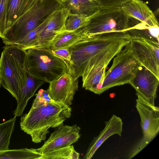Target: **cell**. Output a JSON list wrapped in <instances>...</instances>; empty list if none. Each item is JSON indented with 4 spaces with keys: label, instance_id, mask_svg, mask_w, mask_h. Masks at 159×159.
Returning <instances> with one entry per match:
<instances>
[{
    "label": "cell",
    "instance_id": "1",
    "mask_svg": "<svg viewBox=\"0 0 159 159\" xmlns=\"http://www.w3.org/2000/svg\"><path fill=\"white\" fill-rule=\"evenodd\" d=\"M127 31L86 35L71 46V63L67 72L82 79L98 68H107L114 57L130 42Z\"/></svg>",
    "mask_w": 159,
    "mask_h": 159
},
{
    "label": "cell",
    "instance_id": "2",
    "mask_svg": "<svg viewBox=\"0 0 159 159\" xmlns=\"http://www.w3.org/2000/svg\"><path fill=\"white\" fill-rule=\"evenodd\" d=\"M71 111L70 106L55 101L31 107L20 118L21 129L30 136L33 142L40 143L46 139L50 128L63 124L70 117Z\"/></svg>",
    "mask_w": 159,
    "mask_h": 159
},
{
    "label": "cell",
    "instance_id": "3",
    "mask_svg": "<svg viewBox=\"0 0 159 159\" xmlns=\"http://www.w3.org/2000/svg\"><path fill=\"white\" fill-rule=\"evenodd\" d=\"M28 72L25 51L14 45H5L0 58L1 84L17 101L26 84Z\"/></svg>",
    "mask_w": 159,
    "mask_h": 159
},
{
    "label": "cell",
    "instance_id": "4",
    "mask_svg": "<svg viewBox=\"0 0 159 159\" xmlns=\"http://www.w3.org/2000/svg\"><path fill=\"white\" fill-rule=\"evenodd\" d=\"M62 8V3L58 0H40L12 25L2 39L3 43L12 45L19 42L53 13Z\"/></svg>",
    "mask_w": 159,
    "mask_h": 159
},
{
    "label": "cell",
    "instance_id": "5",
    "mask_svg": "<svg viewBox=\"0 0 159 159\" xmlns=\"http://www.w3.org/2000/svg\"><path fill=\"white\" fill-rule=\"evenodd\" d=\"M24 51L28 71L34 78L49 83L67 72L65 63L53 53L48 46Z\"/></svg>",
    "mask_w": 159,
    "mask_h": 159
},
{
    "label": "cell",
    "instance_id": "6",
    "mask_svg": "<svg viewBox=\"0 0 159 159\" xmlns=\"http://www.w3.org/2000/svg\"><path fill=\"white\" fill-rule=\"evenodd\" d=\"M129 34L130 40L127 45L129 52L159 79V41L141 30L134 29Z\"/></svg>",
    "mask_w": 159,
    "mask_h": 159
},
{
    "label": "cell",
    "instance_id": "7",
    "mask_svg": "<svg viewBox=\"0 0 159 159\" xmlns=\"http://www.w3.org/2000/svg\"><path fill=\"white\" fill-rule=\"evenodd\" d=\"M127 44L114 57L98 95L111 88L129 84L142 66L129 52Z\"/></svg>",
    "mask_w": 159,
    "mask_h": 159
},
{
    "label": "cell",
    "instance_id": "8",
    "mask_svg": "<svg viewBox=\"0 0 159 159\" xmlns=\"http://www.w3.org/2000/svg\"><path fill=\"white\" fill-rule=\"evenodd\" d=\"M130 18L123 12L121 7L99 9L84 27L86 35L104 33L123 31L132 27Z\"/></svg>",
    "mask_w": 159,
    "mask_h": 159
},
{
    "label": "cell",
    "instance_id": "9",
    "mask_svg": "<svg viewBox=\"0 0 159 159\" xmlns=\"http://www.w3.org/2000/svg\"><path fill=\"white\" fill-rule=\"evenodd\" d=\"M136 107L140 118L142 139L135 145L129 156L131 159L144 148L156 136L159 131V108L137 95Z\"/></svg>",
    "mask_w": 159,
    "mask_h": 159
},
{
    "label": "cell",
    "instance_id": "10",
    "mask_svg": "<svg viewBox=\"0 0 159 159\" xmlns=\"http://www.w3.org/2000/svg\"><path fill=\"white\" fill-rule=\"evenodd\" d=\"M80 128L76 124L69 126L63 124L56 128L42 147L34 149L42 153L71 145L80 138Z\"/></svg>",
    "mask_w": 159,
    "mask_h": 159
},
{
    "label": "cell",
    "instance_id": "11",
    "mask_svg": "<svg viewBox=\"0 0 159 159\" xmlns=\"http://www.w3.org/2000/svg\"><path fill=\"white\" fill-rule=\"evenodd\" d=\"M135 89L136 95L155 106L159 79L147 69L141 66L129 83Z\"/></svg>",
    "mask_w": 159,
    "mask_h": 159
},
{
    "label": "cell",
    "instance_id": "12",
    "mask_svg": "<svg viewBox=\"0 0 159 159\" xmlns=\"http://www.w3.org/2000/svg\"><path fill=\"white\" fill-rule=\"evenodd\" d=\"M78 79L67 72L49 83L47 90L53 100L70 106L78 90Z\"/></svg>",
    "mask_w": 159,
    "mask_h": 159
},
{
    "label": "cell",
    "instance_id": "13",
    "mask_svg": "<svg viewBox=\"0 0 159 159\" xmlns=\"http://www.w3.org/2000/svg\"><path fill=\"white\" fill-rule=\"evenodd\" d=\"M69 14V10L63 7L56 11L30 48L49 46L57 33L65 30V22Z\"/></svg>",
    "mask_w": 159,
    "mask_h": 159
},
{
    "label": "cell",
    "instance_id": "14",
    "mask_svg": "<svg viewBox=\"0 0 159 159\" xmlns=\"http://www.w3.org/2000/svg\"><path fill=\"white\" fill-rule=\"evenodd\" d=\"M105 123L103 129L98 135L93 138L90 143L84 159L91 158L102 144L111 136L116 134L121 136L123 123L120 118L113 114Z\"/></svg>",
    "mask_w": 159,
    "mask_h": 159
},
{
    "label": "cell",
    "instance_id": "15",
    "mask_svg": "<svg viewBox=\"0 0 159 159\" xmlns=\"http://www.w3.org/2000/svg\"><path fill=\"white\" fill-rule=\"evenodd\" d=\"M123 12L129 18H133L148 27L159 26L153 12L142 0H130L121 7Z\"/></svg>",
    "mask_w": 159,
    "mask_h": 159
},
{
    "label": "cell",
    "instance_id": "16",
    "mask_svg": "<svg viewBox=\"0 0 159 159\" xmlns=\"http://www.w3.org/2000/svg\"><path fill=\"white\" fill-rule=\"evenodd\" d=\"M40 1L9 0L7 10L6 32L16 20Z\"/></svg>",
    "mask_w": 159,
    "mask_h": 159
},
{
    "label": "cell",
    "instance_id": "17",
    "mask_svg": "<svg viewBox=\"0 0 159 159\" xmlns=\"http://www.w3.org/2000/svg\"><path fill=\"white\" fill-rule=\"evenodd\" d=\"M86 35L84 27L72 31L62 30L57 33L48 47L52 50L69 49L72 44Z\"/></svg>",
    "mask_w": 159,
    "mask_h": 159
},
{
    "label": "cell",
    "instance_id": "18",
    "mask_svg": "<svg viewBox=\"0 0 159 159\" xmlns=\"http://www.w3.org/2000/svg\"><path fill=\"white\" fill-rule=\"evenodd\" d=\"M45 82L34 78L28 71L26 84L22 89L21 96L17 101L16 107L14 111L15 117L22 115L28 101L34 95L38 89Z\"/></svg>",
    "mask_w": 159,
    "mask_h": 159
},
{
    "label": "cell",
    "instance_id": "19",
    "mask_svg": "<svg viewBox=\"0 0 159 159\" xmlns=\"http://www.w3.org/2000/svg\"><path fill=\"white\" fill-rule=\"evenodd\" d=\"M62 4L70 14L86 17L90 16L99 9L96 0H65Z\"/></svg>",
    "mask_w": 159,
    "mask_h": 159
},
{
    "label": "cell",
    "instance_id": "20",
    "mask_svg": "<svg viewBox=\"0 0 159 159\" xmlns=\"http://www.w3.org/2000/svg\"><path fill=\"white\" fill-rule=\"evenodd\" d=\"M106 68H98L82 78V87L98 94L104 81Z\"/></svg>",
    "mask_w": 159,
    "mask_h": 159
},
{
    "label": "cell",
    "instance_id": "21",
    "mask_svg": "<svg viewBox=\"0 0 159 159\" xmlns=\"http://www.w3.org/2000/svg\"><path fill=\"white\" fill-rule=\"evenodd\" d=\"M41 153L34 149L27 148L0 151V159H40Z\"/></svg>",
    "mask_w": 159,
    "mask_h": 159
},
{
    "label": "cell",
    "instance_id": "22",
    "mask_svg": "<svg viewBox=\"0 0 159 159\" xmlns=\"http://www.w3.org/2000/svg\"><path fill=\"white\" fill-rule=\"evenodd\" d=\"M55 12L51 14L43 23L29 33L23 39L12 45H14L24 50L31 48L35 42L41 32L52 18Z\"/></svg>",
    "mask_w": 159,
    "mask_h": 159
},
{
    "label": "cell",
    "instance_id": "23",
    "mask_svg": "<svg viewBox=\"0 0 159 159\" xmlns=\"http://www.w3.org/2000/svg\"><path fill=\"white\" fill-rule=\"evenodd\" d=\"M16 118L14 117L0 124V151L9 150L10 139L14 130Z\"/></svg>",
    "mask_w": 159,
    "mask_h": 159
},
{
    "label": "cell",
    "instance_id": "24",
    "mask_svg": "<svg viewBox=\"0 0 159 159\" xmlns=\"http://www.w3.org/2000/svg\"><path fill=\"white\" fill-rule=\"evenodd\" d=\"M75 150L73 145L42 153L40 159H72V153Z\"/></svg>",
    "mask_w": 159,
    "mask_h": 159
},
{
    "label": "cell",
    "instance_id": "25",
    "mask_svg": "<svg viewBox=\"0 0 159 159\" xmlns=\"http://www.w3.org/2000/svg\"><path fill=\"white\" fill-rule=\"evenodd\" d=\"M92 15L89 17H86L81 15L69 14L65 22V30L72 31L84 27L86 25Z\"/></svg>",
    "mask_w": 159,
    "mask_h": 159
},
{
    "label": "cell",
    "instance_id": "26",
    "mask_svg": "<svg viewBox=\"0 0 159 159\" xmlns=\"http://www.w3.org/2000/svg\"><path fill=\"white\" fill-rule=\"evenodd\" d=\"M9 0H0V38H3L6 31L7 6Z\"/></svg>",
    "mask_w": 159,
    "mask_h": 159
},
{
    "label": "cell",
    "instance_id": "27",
    "mask_svg": "<svg viewBox=\"0 0 159 159\" xmlns=\"http://www.w3.org/2000/svg\"><path fill=\"white\" fill-rule=\"evenodd\" d=\"M54 101L47 90L40 89L36 94L31 107H36Z\"/></svg>",
    "mask_w": 159,
    "mask_h": 159
},
{
    "label": "cell",
    "instance_id": "28",
    "mask_svg": "<svg viewBox=\"0 0 159 159\" xmlns=\"http://www.w3.org/2000/svg\"><path fill=\"white\" fill-rule=\"evenodd\" d=\"M99 9L121 7L126 2L130 0H96Z\"/></svg>",
    "mask_w": 159,
    "mask_h": 159
},
{
    "label": "cell",
    "instance_id": "29",
    "mask_svg": "<svg viewBox=\"0 0 159 159\" xmlns=\"http://www.w3.org/2000/svg\"><path fill=\"white\" fill-rule=\"evenodd\" d=\"M51 51L53 53L61 59L65 63L66 69L71 63V54L69 49H60Z\"/></svg>",
    "mask_w": 159,
    "mask_h": 159
},
{
    "label": "cell",
    "instance_id": "30",
    "mask_svg": "<svg viewBox=\"0 0 159 159\" xmlns=\"http://www.w3.org/2000/svg\"><path fill=\"white\" fill-rule=\"evenodd\" d=\"M61 2L62 3L64 2L65 0H58Z\"/></svg>",
    "mask_w": 159,
    "mask_h": 159
},
{
    "label": "cell",
    "instance_id": "31",
    "mask_svg": "<svg viewBox=\"0 0 159 159\" xmlns=\"http://www.w3.org/2000/svg\"><path fill=\"white\" fill-rule=\"evenodd\" d=\"M1 75H0V87H1Z\"/></svg>",
    "mask_w": 159,
    "mask_h": 159
}]
</instances>
